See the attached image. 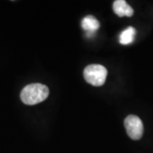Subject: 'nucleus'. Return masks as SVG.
Segmentation results:
<instances>
[{
  "mask_svg": "<svg viewBox=\"0 0 153 153\" xmlns=\"http://www.w3.org/2000/svg\"><path fill=\"white\" fill-rule=\"evenodd\" d=\"M81 25H82V29L86 31L88 37H91L100 28V22L95 17L92 16H88L84 17L82 19Z\"/></svg>",
  "mask_w": 153,
  "mask_h": 153,
  "instance_id": "nucleus-5",
  "label": "nucleus"
},
{
  "mask_svg": "<svg viewBox=\"0 0 153 153\" xmlns=\"http://www.w3.org/2000/svg\"><path fill=\"white\" fill-rule=\"evenodd\" d=\"M124 126L128 135L134 140L141 139L144 133V126L141 119L135 115H129L124 120Z\"/></svg>",
  "mask_w": 153,
  "mask_h": 153,
  "instance_id": "nucleus-3",
  "label": "nucleus"
},
{
  "mask_svg": "<svg viewBox=\"0 0 153 153\" xmlns=\"http://www.w3.org/2000/svg\"><path fill=\"white\" fill-rule=\"evenodd\" d=\"M113 11L119 17H130L134 15V10L124 0H116L113 3Z\"/></svg>",
  "mask_w": 153,
  "mask_h": 153,
  "instance_id": "nucleus-4",
  "label": "nucleus"
},
{
  "mask_svg": "<svg viewBox=\"0 0 153 153\" xmlns=\"http://www.w3.org/2000/svg\"><path fill=\"white\" fill-rule=\"evenodd\" d=\"M83 76L86 82L93 86H101L105 82L107 70L102 65L92 64L85 67Z\"/></svg>",
  "mask_w": 153,
  "mask_h": 153,
  "instance_id": "nucleus-2",
  "label": "nucleus"
},
{
  "mask_svg": "<svg viewBox=\"0 0 153 153\" xmlns=\"http://www.w3.org/2000/svg\"><path fill=\"white\" fill-rule=\"evenodd\" d=\"M135 35H136V30L133 27H128L121 33L119 37V43L123 45L132 44L134 40Z\"/></svg>",
  "mask_w": 153,
  "mask_h": 153,
  "instance_id": "nucleus-6",
  "label": "nucleus"
},
{
  "mask_svg": "<svg viewBox=\"0 0 153 153\" xmlns=\"http://www.w3.org/2000/svg\"><path fill=\"white\" fill-rule=\"evenodd\" d=\"M49 88L42 83H31L23 88L21 92V100L28 105L38 104L49 96Z\"/></svg>",
  "mask_w": 153,
  "mask_h": 153,
  "instance_id": "nucleus-1",
  "label": "nucleus"
}]
</instances>
